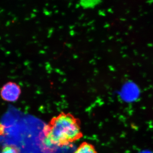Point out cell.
I'll list each match as a JSON object with an SVG mask.
<instances>
[{"instance_id":"4","label":"cell","mask_w":153,"mask_h":153,"mask_svg":"<svg viewBox=\"0 0 153 153\" xmlns=\"http://www.w3.org/2000/svg\"><path fill=\"white\" fill-rule=\"evenodd\" d=\"M101 0H79L80 6L85 9L92 8L98 5Z\"/></svg>"},{"instance_id":"6","label":"cell","mask_w":153,"mask_h":153,"mask_svg":"<svg viewBox=\"0 0 153 153\" xmlns=\"http://www.w3.org/2000/svg\"><path fill=\"white\" fill-rule=\"evenodd\" d=\"M5 126L3 125L0 123V136L3 135L4 133Z\"/></svg>"},{"instance_id":"1","label":"cell","mask_w":153,"mask_h":153,"mask_svg":"<svg viewBox=\"0 0 153 153\" xmlns=\"http://www.w3.org/2000/svg\"><path fill=\"white\" fill-rule=\"evenodd\" d=\"M82 136L79 120L71 113L62 112L44 127L40 146L44 152H51L77 141Z\"/></svg>"},{"instance_id":"2","label":"cell","mask_w":153,"mask_h":153,"mask_svg":"<svg viewBox=\"0 0 153 153\" xmlns=\"http://www.w3.org/2000/svg\"><path fill=\"white\" fill-rule=\"evenodd\" d=\"M22 93L20 85L16 82L10 81L7 82L0 90V95L3 100L8 102L17 101Z\"/></svg>"},{"instance_id":"3","label":"cell","mask_w":153,"mask_h":153,"mask_svg":"<svg viewBox=\"0 0 153 153\" xmlns=\"http://www.w3.org/2000/svg\"><path fill=\"white\" fill-rule=\"evenodd\" d=\"M73 153H97L93 145L84 142L81 144Z\"/></svg>"},{"instance_id":"5","label":"cell","mask_w":153,"mask_h":153,"mask_svg":"<svg viewBox=\"0 0 153 153\" xmlns=\"http://www.w3.org/2000/svg\"><path fill=\"white\" fill-rule=\"evenodd\" d=\"M1 153H20V150L17 146L9 144L4 146Z\"/></svg>"}]
</instances>
